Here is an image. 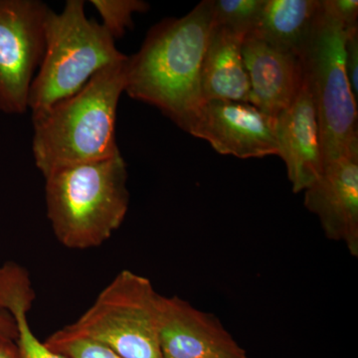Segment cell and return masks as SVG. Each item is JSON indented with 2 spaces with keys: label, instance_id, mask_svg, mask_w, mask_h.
I'll return each mask as SVG.
<instances>
[{
  "label": "cell",
  "instance_id": "18",
  "mask_svg": "<svg viewBox=\"0 0 358 358\" xmlns=\"http://www.w3.org/2000/svg\"><path fill=\"white\" fill-rule=\"evenodd\" d=\"M44 343L52 352L67 358H122L107 346L91 339L72 336L64 329L52 334Z\"/></svg>",
  "mask_w": 358,
  "mask_h": 358
},
{
  "label": "cell",
  "instance_id": "5",
  "mask_svg": "<svg viewBox=\"0 0 358 358\" xmlns=\"http://www.w3.org/2000/svg\"><path fill=\"white\" fill-rule=\"evenodd\" d=\"M345 29L320 0L317 22L301 55L320 129L324 167L358 152L357 100L345 68Z\"/></svg>",
  "mask_w": 358,
  "mask_h": 358
},
{
  "label": "cell",
  "instance_id": "2",
  "mask_svg": "<svg viewBox=\"0 0 358 358\" xmlns=\"http://www.w3.org/2000/svg\"><path fill=\"white\" fill-rule=\"evenodd\" d=\"M128 58L103 68L75 95L32 117L33 159L44 178L121 154L115 124Z\"/></svg>",
  "mask_w": 358,
  "mask_h": 358
},
{
  "label": "cell",
  "instance_id": "22",
  "mask_svg": "<svg viewBox=\"0 0 358 358\" xmlns=\"http://www.w3.org/2000/svg\"><path fill=\"white\" fill-rule=\"evenodd\" d=\"M0 358H17L16 345H0Z\"/></svg>",
  "mask_w": 358,
  "mask_h": 358
},
{
  "label": "cell",
  "instance_id": "14",
  "mask_svg": "<svg viewBox=\"0 0 358 358\" xmlns=\"http://www.w3.org/2000/svg\"><path fill=\"white\" fill-rule=\"evenodd\" d=\"M320 9V0H265L258 25L249 37L301 57Z\"/></svg>",
  "mask_w": 358,
  "mask_h": 358
},
{
  "label": "cell",
  "instance_id": "19",
  "mask_svg": "<svg viewBox=\"0 0 358 358\" xmlns=\"http://www.w3.org/2000/svg\"><path fill=\"white\" fill-rule=\"evenodd\" d=\"M345 52L348 81L358 101V26L345 30Z\"/></svg>",
  "mask_w": 358,
  "mask_h": 358
},
{
  "label": "cell",
  "instance_id": "11",
  "mask_svg": "<svg viewBox=\"0 0 358 358\" xmlns=\"http://www.w3.org/2000/svg\"><path fill=\"white\" fill-rule=\"evenodd\" d=\"M275 133L293 192H305L324 169L317 110L305 78L294 102L275 117Z\"/></svg>",
  "mask_w": 358,
  "mask_h": 358
},
{
  "label": "cell",
  "instance_id": "8",
  "mask_svg": "<svg viewBox=\"0 0 358 358\" xmlns=\"http://www.w3.org/2000/svg\"><path fill=\"white\" fill-rule=\"evenodd\" d=\"M180 129L238 159L278 155L275 120L249 103L202 101Z\"/></svg>",
  "mask_w": 358,
  "mask_h": 358
},
{
  "label": "cell",
  "instance_id": "6",
  "mask_svg": "<svg viewBox=\"0 0 358 358\" xmlns=\"http://www.w3.org/2000/svg\"><path fill=\"white\" fill-rule=\"evenodd\" d=\"M160 301L162 296L148 278L124 270L64 329L107 346L122 358H162Z\"/></svg>",
  "mask_w": 358,
  "mask_h": 358
},
{
  "label": "cell",
  "instance_id": "1",
  "mask_svg": "<svg viewBox=\"0 0 358 358\" xmlns=\"http://www.w3.org/2000/svg\"><path fill=\"white\" fill-rule=\"evenodd\" d=\"M212 28V0L150 28L128 58L124 93L154 106L180 128L201 103L200 73Z\"/></svg>",
  "mask_w": 358,
  "mask_h": 358
},
{
  "label": "cell",
  "instance_id": "12",
  "mask_svg": "<svg viewBox=\"0 0 358 358\" xmlns=\"http://www.w3.org/2000/svg\"><path fill=\"white\" fill-rule=\"evenodd\" d=\"M242 55L251 88L249 103L275 120L303 86L301 57L253 37L244 40Z\"/></svg>",
  "mask_w": 358,
  "mask_h": 358
},
{
  "label": "cell",
  "instance_id": "21",
  "mask_svg": "<svg viewBox=\"0 0 358 358\" xmlns=\"http://www.w3.org/2000/svg\"><path fill=\"white\" fill-rule=\"evenodd\" d=\"M17 331L13 317L6 312H0V345H15Z\"/></svg>",
  "mask_w": 358,
  "mask_h": 358
},
{
  "label": "cell",
  "instance_id": "15",
  "mask_svg": "<svg viewBox=\"0 0 358 358\" xmlns=\"http://www.w3.org/2000/svg\"><path fill=\"white\" fill-rule=\"evenodd\" d=\"M34 300V289L27 271L13 262L1 266L0 312L8 313L15 324L17 358H67L52 352L33 334L28 322V312Z\"/></svg>",
  "mask_w": 358,
  "mask_h": 358
},
{
  "label": "cell",
  "instance_id": "13",
  "mask_svg": "<svg viewBox=\"0 0 358 358\" xmlns=\"http://www.w3.org/2000/svg\"><path fill=\"white\" fill-rule=\"evenodd\" d=\"M243 41L239 35L212 23L200 73L202 101L249 103L251 88L242 55Z\"/></svg>",
  "mask_w": 358,
  "mask_h": 358
},
{
  "label": "cell",
  "instance_id": "9",
  "mask_svg": "<svg viewBox=\"0 0 358 358\" xmlns=\"http://www.w3.org/2000/svg\"><path fill=\"white\" fill-rule=\"evenodd\" d=\"M162 358H251L220 320L178 296H162Z\"/></svg>",
  "mask_w": 358,
  "mask_h": 358
},
{
  "label": "cell",
  "instance_id": "3",
  "mask_svg": "<svg viewBox=\"0 0 358 358\" xmlns=\"http://www.w3.org/2000/svg\"><path fill=\"white\" fill-rule=\"evenodd\" d=\"M45 181L47 217L58 241L67 248L105 243L128 213V169L122 154L61 169Z\"/></svg>",
  "mask_w": 358,
  "mask_h": 358
},
{
  "label": "cell",
  "instance_id": "10",
  "mask_svg": "<svg viewBox=\"0 0 358 358\" xmlns=\"http://www.w3.org/2000/svg\"><path fill=\"white\" fill-rule=\"evenodd\" d=\"M303 203L324 234L358 256V152L339 157L305 189Z\"/></svg>",
  "mask_w": 358,
  "mask_h": 358
},
{
  "label": "cell",
  "instance_id": "4",
  "mask_svg": "<svg viewBox=\"0 0 358 358\" xmlns=\"http://www.w3.org/2000/svg\"><path fill=\"white\" fill-rule=\"evenodd\" d=\"M126 57L103 25L87 17L83 0H68L59 13L50 9L43 59L30 89L32 117L75 95L96 73Z\"/></svg>",
  "mask_w": 358,
  "mask_h": 358
},
{
  "label": "cell",
  "instance_id": "16",
  "mask_svg": "<svg viewBox=\"0 0 358 358\" xmlns=\"http://www.w3.org/2000/svg\"><path fill=\"white\" fill-rule=\"evenodd\" d=\"M265 0H212V23L244 40L255 31Z\"/></svg>",
  "mask_w": 358,
  "mask_h": 358
},
{
  "label": "cell",
  "instance_id": "17",
  "mask_svg": "<svg viewBox=\"0 0 358 358\" xmlns=\"http://www.w3.org/2000/svg\"><path fill=\"white\" fill-rule=\"evenodd\" d=\"M91 4L102 20L101 24L115 40L133 27L134 14L145 13L150 8L143 0H92Z\"/></svg>",
  "mask_w": 358,
  "mask_h": 358
},
{
  "label": "cell",
  "instance_id": "20",
  "mask_svg": "<svg viewBox=\"0 0 358 358\" xmlns=\"http://www.w3.org/2000/svg\"><path fill=\"white\" fill-rule=\"evenodd\" d=\"M324 6L345 30L357 25V0H324Z\"/></svg>",
  "mask_w": 358,
  "mask_h": 358
},
{
  "label": "cell",
  "instance_id": "7",
  "mask_svg": "<svg viewBox=\"0 0 358 358\" xmlns=\"http://www.w3.org/2000/svg\"><path fill=\"white\" fill-rule=\"evenodd\" d=\"M50 9L39 0H0V110L6 114L28 110Z\"/></svg>",
  "mask_w": 358,
  "mask_h": 358
}]
</instances>
